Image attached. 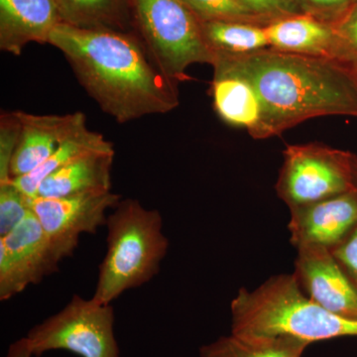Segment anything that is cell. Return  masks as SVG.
<instances>
[{
	"label": "cell",
	"mask_w": 357,
	"mask_h": 357,
	"mask_svg": "<svg viewBox=\"0 0 357 357\" xmlns=\"http://www.w3.org/2000/svg\"><path fill=\"white\" fill-rule=\"evenodd\" d=\"M215 57L213 74L241 77L259 98V121L248 131L253 139L281 135L317 117H357V70L337 59L272 48Z\"/></svg>",
	"instance_id": "1"
},
{
	"label": "cell",
	"mask_w": 357,
	"mask_h": 357,
	"mask_svg": "<svg viewBox=\"0 0 357 357\" xmlns=\"http://www.w3.org/2000/svg\"><path fill=\"white\" fill-rule=\"evenodd\" d=\"M49 44L64 54L89 96L119 123L168 114L180 105L178 84L159 69L135 31L59 23Z\"/></svg>",
	"instance_id": "2"
},
{
	"label": "cell",
	"mask_w": 357,
	"mask_h": 357,
	"mask_svg": "<svg viewBox=\"0 0 357 357\" xmlns=\"http://www.w3.org/2000/svg\"><path fill=\"white\" fill-rule=\"evenodd\" d=\"M231 316V333L246 337H291L309 344L357 337V321L310 299L294 274L272 277L253 291L241 288L232 300Z\"/></svg>",
	"instance_id": "3"
},
{
	"label": "cell",
	"mask_w": 357,
	"mask_h": 357,
	"mask_svg": "<svg viewBox=\"0 0 357 357\" xmlns=\"http://www.w3.org/2000/svg\"><path fill=\"white\" fill-rule=\"evenodd\" d=\"M105 225L107 253L100 265L93 299L107 305L156 276L169 241L161 213L147 210L138 199H121Z\"/></svg>",
	"instance_id": "4"
},
{
	"label": "cell",
	"mask_w": 357,
	"mask_h": 357,
	"mask_svg": "<svg viewBox=\"0 0 357 357\" xmlns=\"http://www.w3.org/2000/svg\"><path fill=\"white\" fill-rule=\"evenodd\" d=\"M135 32L159 69L175 83L190 81L195 64L213 66L201 22L182 0H130Z\"/></svg>",
	"instance_id": "5"
},
{
	"label": "cell",
	"mask_w": 357,
	"mask_h": 357,
	"mask_svg": "<svg viewBox=\"0 0 357 357\" xmlns=\"http://www.w3.org/2000/svg\"><path fill=\"white\" fill-rule=\"evenodd\" d=\"M33 356L67 351L81 357H121L110 304L75 295L57 314L35 326L26 335Z\"/></svg>",
	"instance_id": "6"
},
{
	"label": "cell",
	"mask_w": 357,
	"mask_h": 357,
	"mask_svg": "<svg viewBox=\"0 0 357 357\" xmlns=\"http://www.w3.org/2000/svg\"><path fill=\"white\" fill-rule=\"evenodd\" d=\"M351 154L318 142L287 145L277 195L290 210L351 191Z\"/></svg>",
	"instance_id": "7"
},
{
	"label": "cell",
	"mask_w": 357,
	"mask_h": 357,
	"mask_svg": "<svg viewBox=\"0 0 357 357\" xmlns=\"http://www.w3.org/2000/svg\"><path fill=\"white\" fill-rule=\"evenodd\" d=\"M62 260L32 211L13 231L0 236V301L38 284L57 271Z\"/></svg>",
	"instance_id": "8"
},
{
	"label": "cell",
	"mask_w": 357,
	"mask_h": 357,
	"mask_svg": "<svg viewBox=\"0 0 357 357\" xmlns=\"http://www.w3.org/2000/svg\"><path fill=\"white\" fill-rule=\"evenodd\" d=\"M114 192H93L62 198L35 197L31 208L63 259L74 253L84 234H95L107 222V211L121 202Z\"/></svg>",
	"instance_id": "9"
},
{
	"label": "cell",
	"mask_w": 357,
	"mask_h": 357,
	"mask_svg": "<svg viewBox=\"0 0 357 357\" xmlns=\"http://www.w3.org/2000/svg\"><path fill=\"white\" fill-rule=\"evenodd\" d=\"M295 275L307 297L335 316L357 321V287L328 249L297 248Z\"/></svg>",
	"instance_id": "10"
},
{
	"label": "cell",
	"mask_w": 357,
	"mask_h": 357,
	"mask_svg": "<svg viewBox=\"0 0 357 357\" xmlns=\"http://www.w3.org/2000/svg\"><path fill=\"white\" fill-rule=\"evenodd\" d=\"M357 227V191L351 190L290 208L288 229L296 248L319 246L333 250Z\"/></svg>",
	"instance_id": "11"
},
{
	"label": "cell",
	"mask_w": 357,
	"mask_h": 357,
	"mask_svg": "<svg viewBox=\"0 0 357 357\" xmlns=\"http://www.w3.org/2000/svg\"><path fill=\"white\" fill-rule=\"evenodd\" d=\"M21 124L20 139L11 160L10 176L31 173L44 163L66 140L86 128L83 112L38 115L16 112Z\"/></svg>",
	"instance_id": "12"
},
{
	"label": "cell",
	"mask_w": 357,
	"mask_h": 357,
	"mask_svg": "<svg viewBox=\"0 0 357 357\" xmlns=\"http://www.w3.org/2000/svg\"><path fill=\"white\" fill-rule=\"evenodd\" d=\"M61 22L56 0H0V49L20 56L26 45L49 44Z\"/></svg>",
	"instance_id": "13"
},
{
	"label": "cell",
	"mask_w": 357,
	"mask_h": 357,
	"mask_svg": "<svg viewBox=\"0 0 357 357\" xmlns=\"http://www.w3.org/2000/svg\"><path fill=\"white\" fill-rule=\"evenodd\" d=\"M114 147L84 155L52 173L40 185L36 197L62 198L112 191Z\"/></svg>",
	"instance_id": "14"
},
{
	"label": "cell",
	"mask_w": 357,
	"mask_h": 357,
	"mask_svg": "<svg viewBox=\"0 0 357 357\" xmlns=\"http://www.w3.org/2000/svg\"><path fill=\"white\" fill-rule=\"evenodd\" d=\"M270 48L289 53L337 59V36L332 24L307 13L265 26Z\"/></svg>",
	"instance_id": "15"
},
{
	"label": "cell",
	"mask_w": 357,
	"mask_h": 357,
	"mask_svg": "<svg viewBox=\"0 0 357 357\" xmlns=\"http://www.w3.org/2000/svg\"><path fill=\"white\" fill-rule=\"evenodd\" d=\"M61 23L89 30H134L130 0H56Z\"/></svg>",
	"instance_id": "16"
},
{
	"label": "cell",
	"mask_w": 357,
	"mask_h": 357,
	"mask_svg": "<svg viewBox=\"0 0 357 357\" xmlns=\"http://www.w3.org/2000/svg\"><path fill=\"white\" fill-rule=\"evenodd\" d=\"M213 107L225 123L250 131L261 114L259 98L252 86L236 76L213 74Z\"/></svg>",
	"instance_id": "17"
},
{
	"label": "cell",
	"mask_w": 357,
	"mask_h": 357,
	"mask_svg": "<svg viewBox=\"0 0 357 357\" xmlns=\"http://www.w3.org/2000/svg\"><path fill=\"white\" fill-rule=\"evenodd\" d=\"M307 342L291 337H246L231 333L202 347L201 357H302Z\"/></svg>",
	"instance_id": "18"
},
{
	"label": "cell",
	"mask_w": 357,
	"mask_h": 357,
	"mask_svg": "<svg viewBox=\"0 0 357 357\" xmlns=\"http://www.w3.org/2000/svg\"><path fill=\"white\" fill-rule=\"evenodd\" d=\"M114 146L100 133L84 128L66 140L42 165L31 173L13 178V183L30 198H35L41 183L59 169L69 165L75 160L98 150Z\"/></svg>",
	"instance_id": "19"
},
{
	"label": "cell",
	"mask_w": 357,
	"mask_h": 357,
	"mask_svg": "<svg viewBox=\"0 0 357 357\" xmlns=\"http://www.w3.org/2000/svg\"><path fill=\"white\" fill-rule=\"evenodd\" d=\"M201 27L204 38L213 53L241 55L270 48L265 26L208 21L201 22Z\"/></svg>",
	"instance_id": "20"
},
{
	"label": "cell",
	"mask_w": 357,
	"mask_h": 357,
	"mask_svg": "<svg viewBox=\"0 0 357 357\" xmlns=\"http://www.w3.org/2000/svg\"><path fill=\"white\" fill-rule=\"evenodd\" d=\"M201 22L225 21L266 26V20L244 6L238 0H182Z\"/></svg>",
	"instance_id": "21"
},
{
	"label": "cell",
	"mask_w": 357,
	"mask_h": 357,
	"mask_svg": "<svg viewBox=\"0 0 357 357\" xmlns=\"http://www.w3.org/2000/svg\"><path fill=\"white\" fill-rule=\"evenodd\" d=\"M31 199L13 180L0 184V236L13 231L32 213Z\"/></svg>",
	"instance_id": "22"
},
{
	"label": "cell",
	"mask_w": 357,
	"mask_h": 357,
	"mask_svg": "<svg viewBox=\"0 0 357 357\" xmlns=\"http://www.w3.org/2000/svg\"><path fill=\"white\" fill-rule=\"evenodd\" d=\"M21 124L16 112L0 116V184L10 182L11 160L20 139Z\"/></svg>",
	"instance_id": "23"
},
{
	"label": "cell",
	"mask_w": 357,
	"mask_h": 357,
	"mask_svg": "<svg viewBox=\"0 0 357 357\" xmlns=\"http://www.w3.org/2000/svg\"><path fill=\"white\" fill-rule=\"evenodd\" d=\"M333 26L337 36V60L357 70V3Z\"/></svg>",
	"instance_id": "24"
},
{
	"label": "cell",
	"mask_w": 357,
	"mask_h": 357,
	"mask_svg": "<svg viewBox=\"0 0 357 357\" xmlns=\"http://www.w3.org/2000/svg\"><path fill=\"white\" fill-rule=\"evenodd\" d=\"M296 2L303 13L333 25L356 3V0H296Z\"/></svg>",
	"instance_id": "25"
},
{
	"label": "cell",
	"mask_w": 357,
	"mask_h": 357,
	"mask_svg": "<svg viewBox=\"0 0 357 357\" xmlns=\"http://www.w3.org/2000/svg\"><path fill=\"white\" fill-rule=\"evenodd\" d=\"M268 22L303 13L296 0H238Z\"/></svg>",
	"instance_id": "26"
},
{
	"label": "cell",
	"mask_w": 357,
	"mask_h": 357,
	"mask_svg": "<svg viewBox=\"0 0 357 357\" xmlns=\"http://www.w3.org/2000/svg\"><path fill=\"white\" fill-rule=\"evenodd\" d=\"M331 252L357 287V227Z\"/></svg>",
	"instance_id": "27"
},
{
	"label": "cell",
	"mask_w": 357,
	"mask_h": 357,
	"mask_svg": "<svg viewBox=\"0 0 357 357\" xmlns=\"http://www.w3.org/2000/svg\"><path fill=\"white\" fill-rule=\"evenodd\" d=\"M33 356L30 345L28 344L26 337L20 338L17 342H13L9 347L6 357H32Z\"/></svg>",
	"instance_id": "28"
},
{
	"label": "cell",
	"mask_w": 357,
	"mask_h": 357,
	"mask_svg": "<svg viewBox=\"0 0 357 357\" xmlns=\"http://www.w3.org/2000/svg\"><path fill=\"white\" fill-rule=\"evenodd\" d=\"M351 167L352 184L357 191V155L354 153L351 154Z\"/></svg>",
	"instance_id": "29"
},
{
	"label": "cell",
	"mask_w": 357,
	"mask_h": 357,
	"mask_svg": "<svg viewBox=\"0 0 357 357\" xmlns=\"http://www.w3.org/2000/svg\"><path fill=\"white\" fill-rule=\"evenodd\" d=\"M356 3H357V0H356Z\"/></svg>",
	"instance_id": "30"
}]
</instances>
